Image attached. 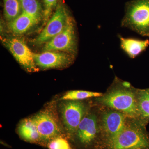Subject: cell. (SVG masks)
<instances>
[{
	"mask_svg": "<svg viewBox=\"0 0 149 149\" xmlns=\"http://www.w3.org/2000/svg\"><path fill=\"white\" fill-rule=\"evenodd\" d=\"M116 87L98 97L102 104L118 111L131 118L139 117L137 94L129 89L128 84Z\"/></svg>",
	"mask_w": 149,
	"mask_h": 149,
	"instance_id": "1",
	"label": "cell"
},
{
	"mask_svg": "<svg viewBox=\"0 0 149 149\" xmlns=\"http://www.w3.org/2000/svg\"><path fill=\"white\" fill-rule=\"evenodd\" d=\"M109 149H146L149 147V139L141 126L128 123L123 129L107 140Z\"/></svg>",
	"mask_w": 149,
	"mask_h": 149,
	"instance_id": "2",
	"label": "cell"
},
{
	"mask_svg": "<svg viewBox=\"0 0 149 149\" xmlns=\"http://www.w3.org/2000/svg\"><path fill=\"white\" fill-rule=\"evenodd\" d=\"M121 25L149 37V0H134L128 4Z\"/></svg>",
	"mask_w": 149,
	"mask_h": 149,
	"instance_id": "3",
	"label": "cell"
},
{
	"mask_svg": "<svg viewBox=\"0 0 149 149\" xmlns=\"http://www.w3.org/2000/svg\"><path fill=\"white\" fill-rule=\"evenodd\" d=\"M43 50L65 52L75 56L77 52L76 29L70 17L64 30L46 43Z\"/></svg>",
	"mask_w": 149,
	"mask_h": 149,
	"instance_id": "4",
	"label": "cell"
},
{
	"mask_svg": "<svg viewBox=\"0 0 149 149\" xmlns=\"http://www.w3.org/2000/svg\"><path fill=\"white\" fill-rule=\"evenodd\" d=\"M63 101L59 105L62 120L67 132L70 135H74L86 114V107L80 100Z\"/></svg>",
	"mask_w": 149,
	"mask_h": 149,
	"instance_id": "5",
	"label": "cell"
},
{
	"mask_svg": "<svg viewBox=\"0 0 149 149\" xmlns=\"http://www.w3.org/2000/svg\"><path fill=\"white\" fill-rule=\"evenodd\" d=\"M69 17L64 6L58 4L53 15L40 35L32 40V44L39 45L47 42L64 30Z\"/></svg>",
	"mask_w": 149,
	"mask_h": 149,
	"instance_id": "6",
	"label": "cell"
},
{
	"mask_svg": "<svg viewBox=\"0 0 149 149\" xmlns=\"http://www.w3.org/2000/svg\"><path fill=\"white\" fill-rule=\"evenodd\" d=\"M33 118L37 125L41 142L49 143L61 135L62 129L57 117L50 109L41 111Z\"/></svg>",
	"mask_w": 149,
	"mask_h": 149,
	"instance_id": "7",
	"label": "cell"
},
{
	"mask_svg": "<svg viewBox=\"0 0 149 149\" xmlns=\"http://www.w3.org/2000/svg\"><path fill=\"white\" fill-rule=\"evenodd\" d=\"M6 45L25 70L29 72L39 70L34 59V53L30 50L23 39L18 37L12 38L6 41Z\"/></svg>",
	"mask_w": 149,
	"mask_h": 149,
	"instance_id": "8",
	"label": "cell"
},
{
	"mask_svg": "<svg viewBox=\"0 0 149 149\" xmlns=\"http://www.w3.org/2000/svg\"><path fill=\"white\" fill-rule=\"evenodd\" d=\"M37 66L43 69L62 68L73 62L74 56L71 54L58 51H45L41 54H34Z\"/></svg>",
	"mask_w": 149,
	"mask_h": 149,
	"instance_id": "9",
	"label": "cell"
},
{
	"mask_svg": "<svg viewBox=\"0 0 149 149\" xmlns=\"http://www.w3.org/2000/svg\"><path fill=\"white\" fill-rule=\"evenodd\" d=\"M101 119L102 127L108 139L121 132L127 123L126 115L116 110L104 112Z\"/></svg>",
	"mask_w": 149,
	"mask_h": 149,
	"instance_id": "10",
	"label": "cell"
},
{
	"mask_svg": "<svg viewBox=\"0 0 149 149\" xmlns=\"http://www.w3.org/2000/svg\"><path fill=\"white\" fill-rule=\"evenodd\" d=\"M99 128L97 119L94 113L86 114L80 122L76 135L80 143L84 145L92 143L97 137Z\"/></svg>",
	"mask_w": 149,
	"mask_h": 149,
	"instance_id": "11",
	"label": "cell"
},
{
	"mask_svg": "<svg viewBox=\"0 0 149 149\" xmlns=\"http://www.w3.org/2000/svg\"><path fill=\"white\" fill-rule=\"evenodd\" d=\"M41 19L22 11L13 21L10 22L12 32L17 35L24 34L39 23Z\"/></svg>",
	"mask_w": 149,
	"mask_h": 149,
	"instance_id": "12",
	"label": "cell"
},
{
	"mask_svg": "<svg viewBox=\"0 0 149 149\" xmlns=\"http://www.w3.org/2000/svg\"><path fill=\"white\" fill-rule=\"evenodd\" d=\"M17 130L19 136L24 141L31 143L41 142L40 134L33 117L22 120Z\"/></svg>",
	"mask_w": 149,
	"mask_h": 149,
	"instance_id": "13",
	"label": "cell"
},
{
	"mask_svg": "<svg viewBox=\"0 0 149 149\" xmlns=\"http://www.w3.org/2000/svg\"><path fill=\"white\" fill-rule=\"evenodd\" d=\"M119 37L121 49L131 58H135L139 55L149 45L148 40L124 38L121 36Z\"/></svg>",
	"mask_w": 149,
	"mask_h": 149,
	"instance_id": "14",
	"label": "cell"
},
{
	"mask_svg": "<svg viewBox=\"0 0 149 149\" xmlns=\"http://www.w3.org/2000/svg\"><path fill=\"white\" fill-rule=\"evenodd\" d=\"M136 94L139 117L149 120V89L139 90Z\"/></svg>",
	"mask_w": 149,
	"mask_h": 149,
	"instance_id": "15",
	"label": "cell"
},
{
	"mask_svg": "<svg viewBox=\"0 0 149 149\" xmlns=\"http://www.w3.org/2000/svg\"><path fill=\"white\" fill-rule=\"evenodd\" d=\"M4 14L6 19L10 22L21 14L22 12L19 0H3Z\"/></svg>",
	"mask_w": 149,
	"mask_h": 149,
	"instance_id": "16",
	"label": "cell"
},
{
	"mask_svg": "<svg viewBox=\"0 0 149 149\" xmlns=\"http://www.w3.org/2000/svg\"><path fill=\"white\" fill-rule=\"evenodd\" d=\"M103 95L102 93L80 90L70 91L67 92L63 96L62 100H80L92 97H100Z\"/></svg>",
	"mask_w": 149,
	"mask_h": 149,
	"instance_id": "17",
	"label": "cell"
},
{
	"mask_svg": "<svg viewBox=\"0 0 149 149\" xmlns=\"http://www.w3.org/2000/svg\"><path fill=\"white\" fill-rule=\"evenodd\" d=\"M22 11L41 19L42 8L38 0H19Z\"/></svg>",
	"mask_w": 149,
	"mask_h": 149,
	"instance_id": "18",
	"label": "cell"
},
{
	"mask_svg": "<svg viewBox=\"0 0 149 149\" xmlns=\"http://www.w3.org/2000/svg\"><path fill=\"white\" fill-rule=\"evenodd\" d=\"M48 143L49 149H72L68 140L61 135L54 138Z\"/></svg>",
	"mask_w": 149,
	"mask_h": 149,
	"instance_id": "19",
	"label": "cell"
},
{
	"mask_svg": "<svg viewBox=\"0 0 149 149\" xmlns=\"http://www.w3.org/2000/svg\"><path fill=\"white\" fill-rule=\"evenodd\" d=\"M44 4L43 13L44 24H46L50 19L51 14L54 8L57 6L58 0H43Z\"/></svg>",
	"mask_w": 149,
	"mask_h": 149,
	"instance_id": "20",
	"label": "cell"
}]
</instances>
